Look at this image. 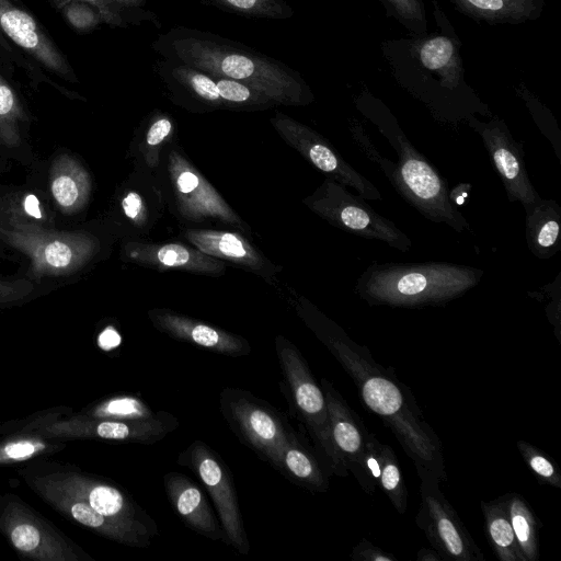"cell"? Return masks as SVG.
I'll return each mask as SVG.
<instances>
[{
    "label": "cell",
    "mask_w": 561,
    "mask_h": 561,
    "mask_svg": "<svg viewBox=\"0 0 561 561\" xmlns=\"http://www.w3.org/2000/svg\"><path fill=\"white\" fill-rule=\"evenodd\" d=\"M299 314L354 381L364 405L393 433L415 469H426L445 481L440 440L410 389L308 301L300 305Z\"/></svg>",
    "instance_id": "cell-1"
},
{
    "label": "cell",
    "mask_w": 561,
    "mask_h": 561,
    "mask_svg": "<svg viewBox=\"0 0 561 561\" xmlns=\"http://www.w3.org/2000/svg\"><path fill=\"white\" fill-rule=\"evenodd\" d=\"M154 47L169 62L195 68L210 77L242 82L274 104L304 105L312 100L308 87L296 71L216 35L175 28L162 35Z\"/></svg>",
    "instance_id": "cell-2"
},
{
    "label": "cell",
    "mask_w": 561,
    "mask_h": 561,
    "mask_svg": "<svg viewBox=\"0 0 561 561\" xmlns=\"http://www.w3.org/2000/svg\"><path fill=\"white\" fill-rule=\"evenodd\" d=\"M396 151L397 164L381 156L362 125L353 121L350 129L362 152L376 163L392 187L421 215L436 224H444L457 232H465L469 224L448 197V183L438 170L411 144L397 121L386 112H367Z\"/></svg>",
    "instance_id": "cell-3"
},
{
    "label": "cell",
    "mask_w": 561,
    "mask_h": 561,
    "mask_svg": "<svg viewBox=\"0 0 561 561\" xmlns=\"http://www.w3.org/2000/svg\"><path fill=\"white\" fill-rule=\"evenodd\" d=\"M483 274L482 268L447 262H373L358 276L355 291L371 306H443L476 287Z\"/></svg>",
    "instance_id": "cell-4"
},
{
    "label": "cell",
    "mask_w": 561,
    "mask_h": 561,
    "mask_svg": "<svg viewBox=\"0 0 561 561\" xmlns=\"http://www.w3.org/2000/svg\"><path fill=\"white\" fill-rule=\"evenodd\" d=\"M165 206L185 225L216 222L250 233V226L191 163L182 150L168 144L154 171Z\"/></svg>",
    "instance_id": "cell-5"
},
{
    "label": "cell",
    "mask_w": 561,
    "mask_h": 561,
    "mask_svg": "<svg viewBox=\"0 0 561 561\" xmlns=\"http://www.w3.org/2000/svg\"><path fill=\"white\" fill-rule=\"evenodd\" d=\"M25 484L37 483L82 501L103 516L158 535L154 520L116 484L72 463L34 459L19 469Z\"/></svg>",
    "instance_id": "cell-6"
},
{
    "label": "cell",
    "mask_w": 561,
    "mask_h": 561,
    "mask_svg": "<svg viewBox=\"0 0 561 561\" xmlns=\"http://www.w3.org/2000/svg\"><path fill=\"white\" fill-rule=\"evenodd\" d=\"M275 350L289 404L306 427L313 449L329 474L347 476L331 437L329 412L321 387L316 382L300 351L283 335L275 339Z\"/></svg>",
    "instance_id": "cell-7"
},
{
    "label": "cell",
    "mask_w": 561,
    "mask_h": 561,
    "mask_svg": "<svg viewBox=\"0 0 561 561\" xmlns=\"http://www.w3.org/2000/svg\"><path fill=\"white\" fill-rule=\"evenodd\" d=\"M0 238L28 256L36 278L72 274L100 248L99 240L91 233L47 229L16 215L0 226Z\"/></svg>",
    "instance_id": "cell-8"
},
{
    "label": "cell",
    "mask_w": 561,
    "mask_h": 561,
    "mask_svg": "<svg viewBox=\"0 0 561 561\" xmlns=\"http://www.w3.org/2000/svg\"><path fill=\"white\" fill-rule=\"evenodd\" d=\"M219 401L221 414L239 440L279 471L284 450L300 440L282 414L242 389L225 388Z\"/></svg>",
    "instance_id": "cell-9"
},
{
    "label": "cell",
    "mask_w": 561,
    "mask_h": 561,
    "mask_svg": "<svg viewBox=\"0 0 561 561\" xmlns=\"http://www.w3.org/2000/svg\"><path fill=\"white\" fill-rule=\"evenodd\" d=\"M0 533L26 559L94 561L77 542L10 492H0Z\"/></svg>",
    "instance_id": "cell-10"
},
{
    "label": "cell",
    "mask_w": 561,
    "mask_h": 561,
    "mask_svg": "<svg viewBox=\"0 0 561 561\" xmlns=\"http://www.w3.org/2000/svg\"><path fill=\"white\" fill-rule=\"evenodd\" d=\"M302 202L316 215L341 230L385 242L401 252H408L412 247L411 239L393 221L332 179L327 178Z\"/></svg>",
    "instance_id": "cell-11"
},
{
    "label": "cell",
    "mask_w": 561,
    "mask_h": 561,
    "mask_svg": "<svg viewBox=\"0 0 561 561\" xmlns=\"http://www.w3.org/2000/svg\"><path fill=\"white\" fill-rule=\"evenodd\" d=\"M421 504L416 524L443 559L480 561L483 554L457 512L443 494L440 480L426 469H416Z\"/></svg>",
    "instance_id": "cell-12"
},
{
    "label": "cell",
    "mask_w": 561,
    "mask_h": 561,
    "mask_svg": "<svg viewBox=\"0 0 561 561\" xmlns=\"http://www.w3.org/2000/svg\"><path fill=\"white\" fill-rule=\"evenodd\" d=\"M179 463L188 467L204 483L215 504L225 542L248 554L250 541L233 480L221 458L205 443L194 440L179 455Z\"/></svg>",
    "instance_id": "cell-13"
},
{
    "label": "cell",
    "mask_w": 561,
    "mask_h": 561,
    "mask_svg": "<svg viewBox=\"0 0 561 561\" xmlns=\"http://www.w3.org/2000/svg\"><path fill=\"white\" fill-rule=\"evenodd\" d=\"M271 123L290 147L327 178L354 188L365 199L382 198L379 190L320 134L282 113H276Z\"/></svg>",
    "instance_id": "cell-14"
},
{
    "label": "cell",
    "mask_w": 561,
    "mask_h": 561,
    "mask_svg": "<svg viewBox=\"0 0 561 561\" xmlns=\"http://www.w3.org/2000/svg\"><path fill=\"white\" fill-rule=\"evenodd\" d=\"M469 124L480 135L508 201L520 203L525 209L538 202L541 197L529 179L523 147L506 124L497 117L489 122L472 118Z\"/></svg>",
    "instance_id": "cell-15"
},
{
    "label": "cell",
    "mask_w": 561,
    "mask_h": 561,
    "mask_svg": "<svg viewBox=\"0 0 561 561\" xmlns=\"http://www.w3.org/2000/svg\"><path fill=\"white\" fill-rule=\"evenodd\" d=\"M320 387L327 401L333 445L347 472L366 493L373 494L365 468L369 431L329 380L322 378Z\"/></svg>",
    "instance_id": "cell-16"
},
{
    "label": "cell",
    "mask_w": 561,
    "mask_h": 561,
    "mask_svg": "<svg viewBox=\"0 0 561 561\" xmlns=\"http://www.w3.org/2000/svg\"><path fill=\"white\" fill-rule=\"evenodd\" d=\"M126 261L159 271L180 270L208 276H220L226 263L184 243H152L129 240L123 247Z\"/></svg>",
    "instance_id": "cell-17"
},
{
    "label": "cell",
    "mask_w": 561,
    "mask_h": 561,
    "mask_svg": "<svg viewBox=\"0 0 561 561\" xmlns=\"http://www.w3.org/2000/svg\"><path fill=\"white\" fill-rule=\"evenodd\" d=\"M43 502L66 518L80 524L100 536L130 547H147L153 538L148 531L107 518L87 503L76 500L55 489L37 484H26Z\"/></svg>",
    "instance_id": "cell-18"
},
{
    "label": "cell",
    "mask_w": 561,
    "mask_h": 561,
    "mask_svg": "<svg viewBox=\"0 0 561 561\" xmlns=\"http://www.w3.org/2000/svg\"><path fill=\"white\" fill-rule=\"evenodd\" d=\"M148 318L160 332L207 351L232 357L251 353V346L244 337L173 310L151 309Z\"/></svg>",
    "instance_id": "cell-19"
},
{
    "label": "cell",
    "mask_w": 561,
    "mask_h": 561,
    "mask_svg": "<svg viewBox=\"0 0 561 561\" xmlns=\"http://www.w3.org/2000/svg\"><path fill=\"white\" fill-rule=\"evenodd\" d=\"M0 31L48 70L75 81L64 55L36 20L11 0H0Z\"/></svg>",
    "instance_id": "cell-20"
},
{
    "label": "cell",
    "mask_w": 561,
    "mask_h": 561,
    "mask_svg": "<svg viewBox=\"0 0 561 561\" xmlns=\"http://www.w3.org/2000/svg\"><path fill=\"white\" fill-rule=\"evenodd\" d=\"M186 242L203 253L271 280L280 271L240 231L188 228L182 231Z\"/></svg>",
    "instance_id": "cell-21"
},
{
    "label": "cell",
    "mask_w": 561,
    "mask_h": 561,
    "mask_svg": "<svg viewBox=\"0 0 561 561\" xmlns=\"http://www.w3.org/2000/svg\"><path fill=\"white\" fill-rule=\"evenodd\" d=\"M165 202L154 171L140 165L119 198V209L134 236L148 234L163 214Z\"/></svg>",
    "instance_id": "cell-22"
},
{
    "label": "cell",
    "mask_w": 561,
    "mask_h": 561,
    "mask_svg": "<svg viewBox=\"0 0 561 561\" xmlns=\"http://www.w3.org/2000/svg\"><path fill=\"white\" fill-rule=\"evenodd\" d=\"M163 484L170 503L188 528L213 540L224 539L222 528L197 484L179 472L167 473Z\"/></svg>",
    "instance_id": "cell-23"
},
{
    "label": "cell",
    "mask_w": 561,
    "mask_h": 561,
    "mask_svg": "<svg viewBox=\"0 0 561 561\" xmlns=\"http://www.w3.org/2000/svg\"><path fill=\"white\" fill-rule=\"evenodd\" d=\"M49 187L58 208L65 214H73L87 205L92 182L80 162L60 154L50 167Z\"/></svg>",
    "instance_id": "cell-24"
},
{
    "label": "cell",
    "mask_w": 561,
    "mask_h": 561,
    "mask_svg": "<svg viewBox=\"0 0 561 561\" xmlns=\"http://www.w3.org/2000/svg\"><path fill=\"white\" fill-rule=\"evenodd\" d=\"M525 211L529 251L538 259L552 257L561 248V206L554 199L541 197Z\"/></svg>",
    "instance_id": "cell-25"
},
{
    "label": "cell",
    "mask_w": 561,
    "mask_h": 561,
    "mask_svg": "<svg viewBox=\"0 0 561 561\" xmlns=\"http://www.w3.org/2000/svg\"><path fill=\"white\" fill-rule=\"evenodd\" d=\"M456 9L472 19L488 23H520L537 19L542 0H449Z\"/></svg>",
    "instance_id": "cell-26"
},
{
    "label": "cell",
    "mask_w": 561,
    "mask_h": 561,
    "mask_svg": "<svg viewBox=\"0 0 561 561\" xmlns=\"http://www.w3.org/2000/svg\"><path fill=\"white\" fill-rule=\"evenodd\" d=\"M279 472L291 482L311 491L325 492L329 472L313 448L301 440L289 445L283 453Z\"/></svg>",
    "instance_id": "cell-27"
},
{
    "label": "cell",
    "mask_w": 561,
    "mask_h": 561,
    "mask_svg": "<svg viewBox=\"0 0 561 561\" xmlns=\"http://www.w3.org/2000/svg\"><path fill=\"white\" fill-rule=\"evenodd\" d=\"M486 536L502 561H525L516 541L507 511L506 497L481 503Z\"/></svg>",
    "instance_id": "cell-28"
},
{
    "label": "cell",
    "mask_w": 561,
    "mask_h": 561,
    "mask_svg": "<svg viewBox=\"0 0 561 561\" xmlns=\"http://www.w3.org/2000/svg\"><path fill=\"white\" fill-rule=\"evenodd\" d=\"M67 447L65 440L36 433H0V466H14L47 457Z\"/></svg>",
    "instance_id": "cell-29"
},
{
    "label": "cell",
    "mask_w": 561,
    "mask_h": 561,
    "mask_svg": "<svg viewBox=\"0 0 561 561\" xmlns=\"http://www.w3.org/2000/svg\"><path fill=\"white\" fill-rule=\"evenodd\" d=\"M511 524L525 561L539 557V524L528 503L516 493L505 495Z\"/></svg>",
    "instance_id": "cell-30"
},
{
    "label": "cell",
    "mask_w": 561,
    "mask_h": 561,
    "mask_svg": "<svg viewBox=\"0 0 561 561\" xmlns=\"http://www.w3.org/2000/svg\"><path fill=\"white\" fill-rule=\"evenodd\" d=\"M160 412H153L147 403L133 394L112 396L81 411L91 417L111 420H147L158 416Z\"/></svg>",
    "instance_id": "cell-31"
},
{
    "label": "cell",
    "mask_w": 561,
    "mask_h": 561,
    "mask_svg": "<svg viewBox=\"0 0 561 561\" xmlns=\"http://www.w3.org/2000/svg\"><path fill=\"white\" fill-rule=\"evenodd\" d=\"M379 486L394 508L403 514L408 505V490L396 453L389 445L378 440Z\"/></svg>",
    "instance_id": "cell-32"
},
{
    "label": "cell",
    "mask_w": 561,
    "mask_h": 561,
    "mask_svg": "<svg viewBox=\"0 0 561 561\" xmlns=\"http://www.w3.org/2000/svg\"><path fill=\"white\" fill-rule=\"evenodd\" d=\"M422 65L454 83L457 78V50L454 42L447 36H435L425 41L419 50Z\"/></svg>",
    "instance_id": "cell-33"
},
{
    "label": "cell",
    "mask_w": 561,
    "mask_h": 561,
    "mask_svg": "<svg viewBox=\"0 0 561 561\" xmlns=\"http://www.w3.org/2000/svg\"><path fill=\"white\" fill-rule=\"evenodd\" d=\"M24 119L25 113L16 93L0 76V142L11 148L19 146L20 123Z\"/></svg>",
    "instance_id": "cell-34"
},
{
    "label": "cell",
    "mask_w": 561,
    "mask_h": 561,
    "mask_svg": "<svg viewBox=\"0 0 561 561\" xmlns=\"http://www.w3.org/2000/svg\"><path fill=\"white\" fill-rule=\"evenodd\" d=\"M171 64L173 65L170 69L172 78L180 82L192 96L213 107L225 105L213 77L182 64Z\"/></svg>",
    "instance_id": "cell-35"
},
{
    "label": "cell",
    "mask_w": 561,
    "mask_h": 561,
    "mask_svg": "<svg viewBox=\"0 0 561 561\" xmlns=\"http://www.w3.org/2000/svg\"><path fill=\"white\" fill-rule=\"evenodd\" d=\"M173 122L168 116L156 118L147 128L144 140L138 148L140 152L141 167L156 171L163 148L169 144L173 131Z\"/></svg>",
    "instance_id": "cell-36"
},
{
    "label": "cell",
    "mask_w": 561,
    "mask_h": 561,
    "mask_svg": "<svg viewBox=\"0 0 561 561\" xmlns=\"http://www.w3.org/2000/svg\"><path fill=\"white\" fill-rule=\"evenodd\" d=\"M213 78L225 105H234L244 108H257L275 105L261 92L242 82L227 78Z\"/></svg>",
    "instance_id": "cell-37"
},
{
    "label": "cell",
    "mask_w": 561,
    "mask_h": 561,
    "mask_svg": "<svg viewBox=\"0 0 561 561\" xmlns=\"http://www.w3.org/2000/svg\"><path fill=\"white\" fill-rule=\"evenodd\" d=\"M518 450L539 483L561 488V473L557 463L542 450L526 442L517 443Z\"/></svg>",
    "instance_id": "cell-38"
},
{
    "label": "cell",
    "mask_w": 561,
    "mask_h": 561,
    "mask_svg": "<svg viewBox=\"0 0 561 561\" xmlns=\"http://www.w3.org/2000/svg\"><path fill=\"white\" fill-rule=\"evenodd\" d=\"M386 9L405 27L414 33L426 30L425 8L421 0H380Z\"/></svg>",
    "instance_id": "cell-39"
},
{
    "label": "cell",
    "mask_w": 561,
    "mask_h": 561,
    "mask_svg": "<svg viewBox=\"0 0 561 561\" xmlns=\"http://www.w3.org/2000/svg\"><path fill=\"white\" fill-rule=\"evenodd\" d=\"M218 4L254 16L284 18L289 9L282 0H215ZM289 11V10H288Z\"/></svg>",
    "instance_id": "cell-40"
},
{
    "label": "cell",
    "mask_w": 561,
    "mask_h": 561,
    "mask_svg": "<svg viewBox=\"0 0 561 561\" xmlns=\"http://www.w3.org/2000/svg\"><path fill=\"white\" fill-rule=\"evenodd\" d=\"M61 10L67 21L79 31H89L94 28L102 21L99 11L91 4L70 0L57 5Z\"/></svg>",
    "instance_id": "cell-41"
},
{
    "label": "cell",
    "mask_w": 561,
    "mask_h": 561,
    "mask_svg": "<svg viewBox=\"0 0 561 561\" xmlns=\"http://www.w3.org/2000/svg\"><path fill=\"white\" fill-rule=\"evenodd\" d=\"M33 290V284L25 279L13 282L0 280V307L23 301Z\"/></svg>",
    "instance_id": "cell-42"
},
{
    "label": "cell",
    "mask_w": 561,
    "mask_h": 561,
    "mask_svg": "<svg viewBox=\"0 0 561 561\" xmlns=\"http://www.w3.org/2000/svg\"><path fill=\"white\" fill-rule=\"evenodd\" d=\"M56 5H59L64 2L70 1V0H54ZM87 2L91 5H93L99 13L101 14L102 21L111 24V25H122L124 24V18L122 15L121 10L123 9L119 7L114 0H78Z\"/></svg>",
    "instance_id": "cell-43"
},
{
    "label": "cell",
    "mask_w": 561,
    "mask_h": 561,
    "mask_svg": "<svg viewBox=\"0 0 561 561\" xmlns=\"http://www.w3.org/2000/svg\"><path fill=\"white\" fill-rule=\"evenodd\" d=\"M353 560L359 561H393L396 558L387 552L382 551L373 543L362 540L358 542L352 552Z\"/></svg>",
    "instance_id": "cell-44"
},
{
    "label": "cell",
    "mask_w": 561,
    "mask_h": 561,
    "mask_svg": "<svg viewBox=\"0 0 561 561\" xmlns=\"http://www.w3.org/2000/svg\"><path fill=\"white\" fill-rule=\"evenodd\" d=\"M472 186L468 183H460L448 192L449 201L456 207L463 206L467 203V198Z\"/></svg>",
    "instance_id": "cell-45"
},
{
    "label": "cell",
    "mask_w": 561,
    "mask_h": 561,
    "mask_svg": "<svg viewBox=\"0 0 561 561\" xmlns=\"http://www.w3.org/2000/svg\"><path fill=\"white\" fill-rule=\"evenodd\" d=\"M119 343L121 336L112 328H107L99 336V345L105 351L116 347Z\"/></svg>",
    "instance_id": "cell-46"
},
{
    "label": "cell",
    "mask_w": 561,
    "mask_h": 561,
    "mask_svg": "<svg viewBox=\"0 0 561 561\" xmlns=\"http://www.w3.org/2000/svg\"><path fill=\"white\" fill-rule=\"evenodd\" d=\"M417 561H432V560H442L443 557L434 550L430 549H421L417 552Z\"/></svg>",
    "instance_id": "cell-47"
},
{
    "label": "cell",
    "mask_w": 561,
    "mask_h": 561,
    "mask_svg": "<svg viewBox=\"0 0 561 561\" xmlns=\"http://www.w3.org/2000/svg\"><path fill=\"white\" fill-rule=\"evenodd\" d=\"M119 7H136L144 2V0H114Z\"/></svg>",
    "instance_id": "cell-48"
},
{
    "label": "cell",
    "mask_w": 561,
    "mask_h": 561,
    "mask_svg": "<svg viewBox=\"0 0 561 561\" xmlns=\"http://www.w3.org/2000/svg\"><path fill=\"white\" fill-rule=\"evenodd\" d=\"M0 46L3 47L4 49L7 50H10V45L8 44L7 39L4 38V36L2 35L1 31H0Z\"/></svg>",
    "instance_id": "cell-49"
}]
</instances>
